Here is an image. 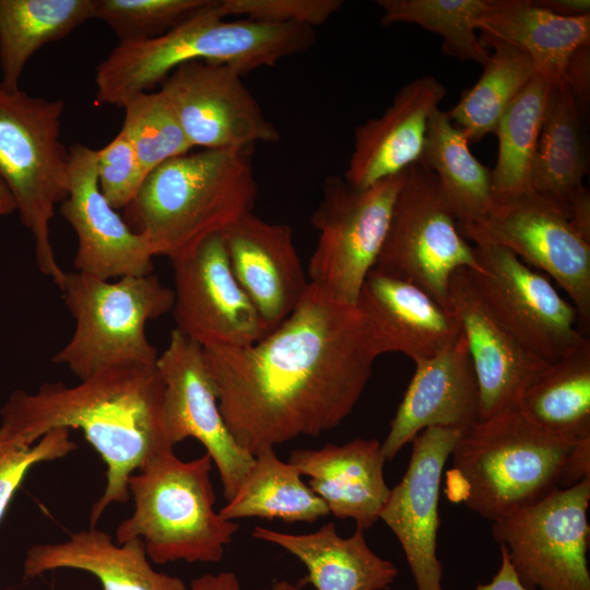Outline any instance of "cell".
Masks as SVG:
<instances>
[{
	"mask_svg": "<svg viewBox=\"0 0 590 590\" xmlns=\"http://www.w3.org/2000/svg\"><path fill=\"white\" fill-rule=\"evenodd\" d=\"M475 590H529L512 569L504 546L500 545V565L493 579L477 585Z\"/></svg>",
	"mask_w": 590,
	"mask_h": 590,
	"instance_id": "ee69618b",
	"label": "cell"
},
{
	"mask_svg": "<svg viewBox=\"0 0 590 590\" xmlns=\"http://www.w3.org/2000/svg\"><path fill=\"white\" fill-rule=\"evenodd\" d=\"M545 10L565 17L590 14L589 0H534Z\"/></svg>",
	"mask_w": 590,
	"mask_h": 590,
	"instance_id": "bcb514c9",
	"label": "cell"
},
{
	"mask_svg": "<svg viewBox=\"0 0 590 590\" xmlns=\"http://www.w3.org/2000/svg\"><path fill=\"white\" fill-rule=\"evenodd\" d=\"M446 94V86L429 74L403 85L381 116L355 128L345 181L365 189L418 162L428 120Z\"/></svg>",
	"mask_w": 590,
	"mask_h": 590,
	"instance_id": "7402d4cb",
	"label": "cell"
},
{
	"mask_svg": "<svg viewBox=\"0 0 590 590\" xmlns=\"http://www.w3.org/2000/svg\"><path fill=\"white\" fill-rule=\"evenodd\" d=\"M356 305L366 316L381 354L402 353L414 363L436 356L462 334L453 310L415 284L374 268Z\"/></svg>",
	"mask_w": 590,
	"mask_h": 590,
	"instance_id": "603a6c76",
	"label": "cell"
},
{
	"mask_svg": "<svg viewBox=\"0 0 590 590\" xmlns=\"http://www.w3.org/2000/svg\"><path fill=\"white\" fill-rule=\"evenodd\" d=\"M299 471L274 449L255 456L234 496L220 509L226 520L240 518L315 522L329 515L324 502L302 480Z\"/></svg>",
	"mask_w": 590,
	"mask_h": 590,
	"instance_id": "1f68e13d",
	"label": "cell"
},
{
	"mask_svg": "<svg viewBox=\"0 0 590 590\" xmlns=\"http://www.w3.org/2000/svg\"><path fill=\"white\" fill-rule=\"evenodd\" d=\"M575 98L553 83L532 165V188L567 202L588 174L586 120Z\"/></svg>",
	"mask_w": 590,
	"mask_h": 590,
	"instance_id": "4dcf8cb0",
	"label": "cell"
},
{
	"mask_svg": "<svg viewBox=\"0 0 590 590\" xmlns=\"http://www.w3.org/2000/svg\"><path fill=\"white\" fill-rule=\"evenodd\" d=\"M570 222L576 231L590 241V193L582 185L567 198Z\"/></svg>",
	"mask_w": 590,
	"mask_h": 590,
	"instance_id": "7bdbcfd3",
	"label": "cell"
},
{
	"mask_svg": "<svg viewBox=\"0 0 590 590\" xmlns=\"http://www.w3.org/2000/svg\"><path fill=\"white\" fill-rule=\"evenodd\" d=\"M552 84L536 74L496 127L498 154L491 170L494 206L533 191L532 165Z\"/></svg>",
	"mask_w": 590,
	"mask_h": 590,
	"instance_id": "d6a6232c",
	"label": "cell"
},
{
	"mask_svg": "<svg viewBox=\"0 0 590 590\" xmlns=\"http://www.w3.org/2000/svg\"><path fill=\"white\" fill-rule=\"evenodd\" d=\"M256 197L251 149L190 151L152 170L122 217L173 261L252 212Z\"/></svg>",
	"mask_w": 590,
	"mask_h": 590,
	"instance_id": "277c9868",
	"label": "cell"
},
{
	"mask_svg": "<svg viewBox=\"0 0 590 590\" xmlns=\"http://www.w3.org/2000/svg\"><path fill=\"white\" fill-rule=\"evenodd\" d=\"M97 181L115 210H123L137 196L148 173L126 135L119 133L97 150Z\"/></svg>",
	"mask_w": 590,
	"mask_h": 590,
	"instance_id": "f35d334b",
	"label": "cell"
},
{
	"mask_svg": "<svg viewBox=\"0 0 590 590\" xmlns=\"http://www.w3.org/2000/svg\"><path fill=\"white\" fill-rule=\"evenodd\" d=\"M406 174L408 169L365 189L339 175L324 179L322 198L311 215L318 232L307 269L311 284L342 303L356 305L377 263Z\"/></svg>",
	"mask_w": 590,
	"mask_h": 590,
	"instance_id": "30bf717a",
	"label": "cell"
},
{
	"mask_svg": "<svg viewBox=\"0 0 590 590\" xmlns=\"http://www.w3.org/2000/svg\"><path fill=\"white\" fill-rule=\"evenodd\" d=\"M156 367L164 384L163 420L167 441L172 447L186 438L200 441L215 464L223 495L229 500L255 456L238 445L221 414L203 347L174 329Z\"/></svg>",
	"mask_w": 590,
	"mask_h": 590,
	"instance_id": "9a60e30c",
	"label": "cell"
},
{
	"mask_svg": "<svg viewBox=\"0 0 590 590\" xmlns=\"http://www.w3.org/2000/svg\"><path fill=\"white\" fill-rule=\"evenodd\" d=\"M421 161L436 175L459 225L483 222L494 209L491 170L470 151L465 133L437 108Z\"/></svg>",
	"mask_w": 590,
	"mask_h": 590,
	"instance_id": "f1b7e54d",
	"label": "cell"
},
{
	"mask_svg": "<svg viewBox=\"0 0 590 590\" xmlns=\"http://www.w3.org/2000/svg\"><path fill=\"white\" fill-rule=\"evenodd\" d=\"M95 0H0V84L20 90L27 61L94 19Z\"/></svg>",
	"mask_w": 590,
	"mask_h": 590,
	"instance_id": "f546056e",
	"label": "cell"
},
{
	"mask_svg": "<svg viewBox=\"0 0 590 590\" xmlns=\"http://www.w3.org/2000/svg\"><path fill=\"white\" fill-rule=\"evenodd\" d=\"M160 91L192 148L240 150L280 139L243 74L229 66L184 63L163 80Z\"/></svg>",
	"mask_w": 590,
	"mask_h": 590,
	"instance_id": "5bb4252c",
	"label": "cell"
},
{
	"mask_svg": "<svg viewBox=\"0 0 590 590\" xmlns=\"http://www.w3.org/2000/svg\"><path fill=\"white\" fill-rule=\"evenodd\" d=\"M68 194L60 214L73 228L78 249L75 271L102 280L153 273L154 251L105 199L97 181V150L69 146Z\"/></svg>",
	"mask_w": 590,
	"mask_h": 590,
	"instance_id": "e0dca14e",
	"label": "cell"
},
{
	"mask_svg": "<svg viewBox=\"0 0 590 590\" xmlns=\"http://www.w3.org/2000/svg\"><path fill=\"white\" fill-rule=\"evenodd\" d=\"M468 240L482 239L510 250L543 271L568 295L581 329L590 323V241L573 226L566 201L531 191L494 206L481 223L459 225Z\"/></svg>",
	"mask_w": 590,
	"mask_h": 590,
	"instance_id": "7c38bea8",
	"label": "cell"
},
{
	"mask_svg": "<svg viewBox=\"0 0 590 590\" xmlns=\"http://www.w3.org/2000/svg\"><path fill=\"white\" fill-rule=\"evenodd\" d=\"M212 465L206 452L191 461L174 449L149 458L129 477L134 506L117 527V542L140 539L155 564L220 562L239 526L214 510Z\"/></svg>",
	"mask_w": 590,
	"mask_h": 590,
	"instance_id": "8992f818",
	"label": "cell"
},
{
	"mask_svg": "<svg viewBox=\"0 0 590 590\" xmlns=\"http://www.w3.org/2000/svg\"><path fill=\"white\" fill-rule=\"evenodd\" d=\"M576 442L543 429L518 408L503 411L477 421L458 440L445 492L494 521L559 488Z\"/></svg>",
	"mask_w": 590,
	"mask_h": 590,
	"instance_id": "5b68a950",
	"label": "cell"
},
{
	"mask_svg": "<svg viewBox=\"0 0 590 590\" xmlns=\"http://www.w3.org/2000/svg\"><path fill=\"white\" fill-rule=\"evenodd\" d=\"M176 330L203 349L244 347L270 330L235 279L221 234L173 260Z\"/></svg>",
	"mask_w": 590,
	"mask_h": 590,
	"instance_id": "2e32d148",
	"label": "cell"
},
{
	"mask_svg": "<svg viewBox=\"0 0 590 590\" xmlns=\"http://www.w3.org/2000/svg\"><path fill=\"white\" fill-rule=\"evenodd\" d=\"M221 237L235 279L272 331L294 311L309 285L291 226L250 212Z\"/></svg>",
	"mask_w": 590,
	"mask_h": 590,
	"instance_id": "ffe728a7",
	"label": "cell"
},
{
	"mask_svg": "<svg viewBox=\"0 0 590 590\" xmlns=\"http://www.w3.org/2000/svg\"><path fill=\"white\" fill-rule=\"evenodd\" d=\"M75 448L76 444L70 438L69 428L51 429L32 446L0 442V521L33 465L62 458Z\"/></svg>",
	"mask_w": 590,
	"mask_h": 590,
	"instance_id": "74e56055",
	"label": "cell"
},
{
	"mask_svg": "<svg viewBox=\"0 0 590 590\" xmlns=\"http://www.w3.org/2000/svg\"><path fill=\"white\" fill-rule=\"evenodd\" d=\"M477 421V384L462 333L441 353L415 362L381 451L391 460L425 428H455L465 434Z\"/></svg>",
	"mask_w": 590,
	"mask_h": 590,
	"instance_id": "44dd1931",
	"label": "cell"
},
{
	"mask_svg": "<svg viewBox=\"0 0 590 590\" xmlns=\"http://www.w3.org/2000/svg\"><path fill=\"white\" fill-rule=\"evenodd\" d=\"M590 477L493 521L494 540L529 590H590Z\"/></svg>",
	"mask_w": 590,
	"mask_h": 590,
	"instance_id": "8fae6325",
	"label": "cell"
},
{
	"mask_svg": "<svg viewBox=\"0 0 590 590\" xmlns=\"http://www.w3.org/2000/svg\"><path fill=\"white\" fill-rule=\"evenodd\" d=\"M451 309L467 340L479 390V421L518 406L526 389L547 367L502 323L468 269L450 280Z\"/></svg>",
	"mask_w": 590,
	"mask_h": 590,
	"instance_id": "d6986e66",
	"label": "cell"
},
{
	"mask_svg": "<svg viewBox=\"0 0 590 590\" xmlns=\"http://www.w3.org/2000/svg\"><path fill=\"white\" fill-rule=\"evenodd\" d=\"M62 99L8 91L0 84V179L31 232L39 271L61 284L50 241L55 206L68 194L70 152L60 140Z\"/></svg>",
	"mask_w": 590,
	"mask_h": 590,
	"instance_id": "ba28073f",
	"label": "cell"
},
{
	"mask_svg": "<svg viewBox=\"0 0 590 590\" xmlns=\"http://www.w3.org/2000/svg\"><path fill=\"white\" fill-rule=\"evenodd\" d=\"M59 288L74 319L69 341L51 361L80 380L126 365H156L157 350L146 324L174 305V291L152 274L102 280L66 272Z\"/></svg>",
	"mask_w": 590,
	"mask_h": 590,
	"instance_id": "52a82bcc",
	"label": "cell"
},
{
	"mask_svg": "<svg viewBox=\"0 0 590 590\" xmlns=\"http://www.w3.org/2000/svg\"><path fill=\"white\" fill-rule=\"evenodd\" d=\"M120 130L132 145L148 175L165 162L192 151V146L161 91L143 92L122 106Z\"/></svg>",
	"mask_w": 590,
	"mask_h": 590,
	"instance_id": "d590c367",
	"label": "cell"
},
{
	"mask_svg": "<svg viewBox=\"0 0 590 590\" xmlns=\"http://www.w3.org/2000/svg\"><path fill=\"white\" fill-rule=\"evenodd\" d=\"M562 82L588 118L590 103V44L578 47L569 57Z\"/></svg>",
	"mask_w": 590,
	"mask_h": 590,
	"instance_id": "60d3db41",
	"label": "cell"
},
{
	"mask_svg": "<svg viewBox=\"0 0 590 590\" xmlns=\"http://www.w3.org/2000/svg\"><path fill=\"white\" fill-rule=\"evenodd\" d=\"M375 268L415 284L448 309L453 273H484L436 175L421 160L408 168Z\"/></svg>",
	"mask_w": 590,
	"mask_h": 590,
	"instance_id": "9c48e42d",
	"label": "cell"
},
{
	"mask_svg": "<svg viewBox=\"0 0 590 590\" xmlns=\"http://www.w3.org/2000/svg\"><path fill=\"white\" fill-rule=\"evenodd\" d=\"M16 211L15 201L8 187L0 179V217L7 216Z\"/></svg>",
	"mask_w": 590,
	"mask_h": 590,
	"instance_id": "7dc6e473",
	"label": "cell"
},
{
	"mask_svg": "<svg viewBox=\"0 0 590 590\" xmlns=\"http://www.w3.org/2000/svg\"><path fill=\"white\" fill-rule=\"evenodd\" d=\"M203 355L228 429L256 456L338 427L380 353L361 308L309 282L294 311L264 338Z\"/></svg>",
	"mask_w": 590,
	"mask_h": 590,
	"instance_id": "6da1fadb",
	"label": "cell"
},
{
	"mask_svg": "<svg viewBox=\"0 0 590 590\" xmlns=\"http://www.w3.org/2000/svg\"><path fill=\"white\" fill-rule=\"evenodd\" d=\"M164 384L156 365H126L74 386L45 382L13 391L1 409L0 442L32 446L55 428H79L106 464L104 492L90 512L95 527L105 510L129 497L128 481L153 455L174 449L163 420Z\"/></svg>",
	"mask_w": 590,
	"mask_h": 590,
	"instance_id": "7a4b0ae2",
	"label": "cell"
},
{
	"mask_svg": "<svg viewBox=\"0 0 590 590\" xmlns=\"http://www.w3.org/2000/svg\"><path fill=\"white\" fill-rule=\"evenodd\" d=\"M324 502L329 514L351 518L364 530L379 520L390 488L384 476L386 458L375 439L355 438L320 449L293 450L287 460Z\"/></svg>",
	"mask_w": 590,
	"mask_h": 590,
	"instance_id": "cb8c5ba5",
	"label": "cell"
},
{
	"mask_svg": "<svg viewBox=\"0 0 590 590\" xmlns=\"http://www.w3.org/2000/svg\"><path fill=\"white\" fill-rule=\"evenodd\" d=\"M472 243L484 270H469L477 291L527 350L553 363L586 335L576 308L545 274L503 246L482 239Z\"/></svg>",
	"mask_w": 590,
	"mask_h": 590,
	"instance_id": "4fadbf2b",
	"label": "cell"
},
{
	"mask_svg": "<svg viewBox=\"0 0 590 590\" xmlns=\"http://www.w3.org/2000/svg\"><path fill=\"white\" fill-rule=\"evenodd\" d=\"M187 590H240V582L232 571L210 573L193 579Z\"/></svg>",
	"mask_w": 590,
	"mask_h": 590,
	"instance_id": "f6af8a7d",
	"label": "cell"
},
{
	"mask_svg": "<svg viewBox=\"0 0 590 590\" xmlns=\"http://www.w3.org/2000/svg\"><path fill=\"white\" fill-rule=\"evenodd\" d=\"M488 0H377L382 25L416 24L442 38L445 55L484 66L491 52L476 35Z\"/></svg>",
	"mask_w": 590,
	"mask_h": 590,
	"instance_id": "e575fe53",
	"label": "cell"
},
{
	"mask_svg": "<svg viewBox=\"0 0 590 590\" xmlns=\"http://www.w3.org/2000/svg\"><path fill=\"white\" fill-rule=\"evenodd\" d=\"M476 30L486 49L518 48L530 57L539 75L560 83L571 54L590 44V14L565 17L534 0H488Z\"/></svg>",
	"mask_w": 590,
	"mask_h": 590,
	"instance_id": "484cf974",
	"label": "cell"
},
{
	"mask_svg": "<svg viewBox=\"0 0 590 590\" xmlns=\"http://www.w3.org/2000/svg\"><path fill=\"white\" fill-rule=\"evenodd\" d=\"M302 588L286 580L276 581L272 586V590H300Z\"/></svg>",
	"mask_w": 590,
	"mask_h": 590,
	"instance_id": "c3c4849f",
	"label": "cell"
},
{
	"mask_svg": "<svg viewBox=\"0 0 590 590\" xmlns=\"http://www.w3.org/2000/svg\"><path fill=\"white\" fill-rule=\"evenodd\" d=\"M590 477V438L576 442L569 452L560 476L559 488L570 487Z\"/></svg>",
	"mask_w": 590,
	"mask_h": 590,
	"instance_id": "b9f144b4",
	"label": "cell"
},
{
	"mask_svg": "<svg viewBox=\"0 0 590 590\" xmlns=\"http://www.w3.org/2000/svg\"><path fill=\"white\" fill-rule=\"evenodd\" d=\"M344 4L342 0H220L225 17L241 16L271 24H296L315 28Z\"/></svg>",
	"mask_w": 590,
	"mask_h": 590,
	"instance_id": "ab89813d",
	"label": "cell"
},
{
	"mask_svg": "<svg viewBox=\"0 0 590 590\" xmlns=\"http://www.w3.org/2000/svg\"><path fill=\"white\" fill-rule=\"evenodd\" d=\"M316 42L315 30L249 19L227 21L220 0L173 30L149 39L119 42L96 67V98L122 107L132 96L151 91L179 66L203 61L229 66L243 75L274 67Z\"/></svg>",
	"mask_w": 590,
	"mask_h": 590,
	"instance_id": "3957f363",
	"label": "cell"
},
{
	"mask_svg": "<svg viewBox=\"0 0 590 590\" xmlns=\"http://www.w3.org/2000/svg\"><path fill=\"white\" fill-rule=\"evenodd\" d=\"M464 434L455 428L428 427L412 440L402 480L390 488L382 520L397 536L417 590H444L437 557L439 489L446 461Z\"/></svg>",
	"mask_w": 590,
	"mask_h": 590,
	"instance_id": "ac0fdd59",
	"label": "cell"
},
{
	"mask_svg": "<svg viewBox=\"0 0 590 590\" xmlns=\"http://www.w3.org/2000/svg\"><path fill=\"white\" fill-rule=\"evenodd\" d=\"M79 569L95 576L104 590H187L175 576L156 571L144 544L132 539L118 545L106 531L90 527L58 543L31 546L23 576L33 579L56 569Z\"/></svg>",
	"mask_w": 590,
	"mask_h": 590,
	"instance_id": "d4e9b609",
	"label": "cell"
},
{
	"mask_svg": "<svg viewBox=\"0 0 590 590\" xmlns=\"http://www.w3.org/2000/svg\"><path fill=\"white\" fill-rule=\"evenodd\" d=\"M364 531L356 527L351 536L342 538L328 522L304 534L256 527L252 536L284 548L306 566L307 576L297 583L300 588L311 583L316 590H387L398 569L371 551Z\"/></svg>",
	"mask_w": 590,
	"mask_h": 590,
	"instance_id": "4316f807",
	"label": "cell"
},
{
	"mask_svg": "<svg viewBox=\"0 0 590 590\" xmlns=\"http://www.w3.org/2000/svg\"><path fill=\"white\" fill-rule=\"evenodd\" d=\"M517 408L554 435L573 441L590 438V340L585 335L548 364Z\"/></svg>",
	"mask_w": 590,
	"mask_h": 590,
	"instance_id": "83f0119b",
	"label": "cell"
},
{
	"mask_svg": "<svg viewBox=\"0 0 590 590\" xmlns=\"http://www.w3.org/2000/svg\"><path fill=\"white\" fill-rule=\"evenodd\" d=\"M210 0H95L94 19L106 23L119 42L160 36L201 10Z\"/></svg>",
	"mask_w": 590,
	"mask_h": 590,
	"instance_id": "8d00e7d4",
	"label": "cell"
},
{
	"mask_svg": "<svg viewBox=\"0 0 590 590\" xmlns=\"http://www.w3.org/2000/svg\"><path fill=\"white\" fill-rule=\"evenodd\" d=\"M493 49L479 81L447 110L469 142L494 133L504 113L538 74L530 57L520 49L509 45Z\"/></svg>",
	"mask_w": 590,
	"mask_h": 590,
	"instance_id": "836d02e7",
	"label": "cell"
}]
</instances>
